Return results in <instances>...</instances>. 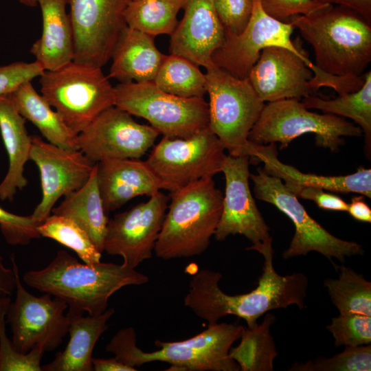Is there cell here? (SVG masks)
Wrapping results in <instances>:
<instances>
[{
  "mask_svg": "<svg viewBox=\"0 0 371 371\" xmlns=\"http://www.w3.org/2000/svg\"><path fill=\"white\" fill-rule=\"evenodd\" d=\"M264 259L257 286L249 293L227 295L219 282L220 272L201 269L191 278L184 304L208 325L215 324L229 315L243 319L247 327L258 324V318L273 309L296 305L304 307L308 280L302 273L281 276L273 265L272 244L257 248Z\"/></svg>",
  "mask_w": 371,
  "mask_h": 371,
  "instance_id": "cell-1",
  "label": "cell"
},
{
  "mask_svg": "<svg viewBox=\"0 0 371 371\" xmlns=\"http://www.w3.org/2000/svg\"><path fill=\"white\" fill-rule=\"evenodd\" d=\"M23 280L29 286L60 298L68 308L98 315L108 308L110 297L120 289L142 285L148 278L124 263L82 264L60 250L45 268L30 270Z\"/></svg>",
  "mask_w": 371,
  "mask_h": 371,
  "instance_id": "cell-2",
  "label": "cell"
},
{
  "mask_svg": "<svg viewBox=\"0 0 371 371\" xmlns=\"http://www.w3.org/2000/svg\"><path fill=\"white\" fill-rule=\"evenodd\" d=\"M285 22L312 46L315 65L337 76H361L371 61V23L348 8L330 5Z\"/></svg>",
  "mask_w": 371,
  "mask_h": 371,
  "instance_id": "cell-3",
  "label": "cell"
},
{
  "mask_svg": "<svg viewBox=\"0 0 371 371\" xmlns=\"http://www.w3.org/2000/svg\"><path fill=\"white\" fill-rule=\"evenodd\" d=\"M243 326L228 323L208 325L203 332L180 341L156 340L158 350L146 352L137 345L132 327L120 329L106 346L123 363L137 367L161 361L170 364L169 370L238 371L239 366L229 356L233 344L240 339Z\"/></svg>",
  "mask_w": 371,
  "mask_h": 371,
  "instance_id": "cell-4",
  "label": "cell"
},
{
  "mask_svg": "<svg viewBox=\"0 0 371 371\" xmlns=\"http://www.w3.org/2000/svg\"><path fill=\"white\" fill-rule=\"evenodd\" d=\"M154 251L163 260L189 258L203 253L214 235L223 195L213 177H205L170 192Z\"/></svg>",
  "mask_w": 371,
  "mask_h": 371,
  "instance_id": "cell-5",
  "label": "cell"
},
{
  "mask_svg": "<svg viewBox=\"0 0 371 371\" xmlns=\"http://www.w3.org/2000/svg\"><path fill=\"white\" fill-rule=\"evenodd\" d=\"M41 95L78 135L115 106V88L102 67L72 60L39 76Z\"/></svg>",
  "mask_w": 371,
  "mask_h": 371,
  "instance_id": "cell-6",
  "label": "cell"
},
{
  "mask_svg": "<svg viewBox=\"0 0 371 371\" xmlns=\"http://www.w3.org/2000/svg\"><path fill=\"white\" fill-rule=\"evenodd\" d=\"M247 78L264 102L283 99L300 100L322 87H330L342 95L352 91L356 87L352 77L330 75L317 68L306 52L299 55L274 46L261 51Z\"/></svg>",
  "mask_w": 371,
  "mask_h": 371,
  "instance_id": "cell-7",
  "label": "cell"
},
{
  "mask_svg": "<svg viewBox=\"0 0 371 371\" xmlns=\"http://www.w3.org/2000/svg\"><path fill=\"white\" fill-rule=\"evenodd\" d=\"M206 71L209 127L228 155H247L248 135L265 104L247 78H236L215 65Z\"/></svg>",
  "mask_w": 371,
  "mask_h": 371,
  "instance_id": "cell-8",
  "label": "cell"
},
{
  "mask_svg": "<svg viewBox=\"0 0 371 371\" xmlns=\"http://www.w3.org/2000/svg\"><path fill=\"white\" fill-rule=\"evenodd\" d=\"M114 88L115 106L144 118L164 136L187 138L209 126V106L203 97L172 95L153 81L120 82Z\"/></svg>",
  "mask_w": 371,
  "mask_h": 371,
  "instance_id": "cell-9",
  "label": "cell"
},
{
  "mask_svg": "<svg viewBox=\"0 0 371 371\" xmlns=\"http://www.w3.org/2000/svg\"><path fill=\"white\" fill-rule=\"evenodd\" d=\"M314 133L317 146L335 152L344 144L342 137H361L359 126L342 117L311 112L297 99L265 104L248 140L261 145L279 142L286 148L295 138Z\"/></svg>",
  "mask_w": 371,
  "mask_h": 371,
  "instance_id": "cell-10",
  "label": "cell"
},
{
  "mask_svg": "<svg viewBox=\"0 0 371 371\" xmlns=\"http://www.w3.org/2000/svg\"><path fill=\"white\" fill-rule=\"evenodd\" d=\"M249 177L254 183L255 196L276 206L295 226L294 236L282 254L284 259L313 251L330 260L335 258L344 262L346 257L363 254L361 245L335 236L310 216L280 179L268 175L261 168H258L257 174H250Z\"/></svg>",
  "mask_w": 371,
  "mask_h": 371,
  "instance_id": "cell-11",
  "label": "cell"
},
{
  "mask_svg": "<svg viewBox=\"0 0 371 371\" xmlns=\"http://www.w3.org/2000/svg\"><path fill=\"white\" fill-rule=\"evenodd\" d=\"M225 150L208 126L187 138L164 136L146 161L172 192L221 172Z\"/></svg>",
  "mask_w": 371,
  "mask_h": 371,
  "instance_id": "cell-12",
  "label": "cell"
},
{
  "mask_svg": "<svg viewBox=\"0 0 371 371\" xmlns=\"http://www.w3.org/2000/svg\"><path fill=\"white\" fill-rule=\"evenodd\" d=\"M10 260L15 276L16 298L10 303L5 321L10 324L15 349L27 353L34 348L44 352L57 348L68 333L67 304L49 293L35 296L23 286L14 254Z\"/></svg>",
  "mask_w": 371,
  "mask_h": 371,
  "instance_id": "cell-13",
  "label": "cell"
},
{
  "mask_svg": "<svg viewBox=\"0 0 371 371\" xmlns=\"http://www.w3.org/2000/svg\"><path fill=\"white\" fill-rule=\"evenodd\" d=\"M66 1L73 30V60L102 67L127 27L125 12L131 0Z\"/></svg>",
  "mask_w": 371,
  "mask_h": 371,
  "instance_id": "cell-14",
  "label": "cell"
},
{
  "mask_svg": "<svg viewBox=\"0 0 371 371\" xmlns=\"http://www.w3.org/2000/svg\"><path fill=\"white\" fill-rule=\"evenodd\" d=\"M252 12L245 30L239 34L225 32L223 45L212 56L214 64L236 78L248 77L261 51L267 47H280L301 55L299 38L291 40L294 27L267 14L261 0H252Z\"/></svg>",
  "mask_w": 371,
  "mask_h": 371,
  "instance_id": "cell-15",
  "label": "cell"
},
{
  "mask_svg": "<svg viewBox=\"0 0 371 371\" xmlns=\"http://www.w3.org/2000/svg\"><path fill=\"white\" fill-rule=\"evenodd\" d=\"M159 135L151 126L137 123L130 113L113 106L78 135L77 144L95 164L109 159H139Z\"/></svg>",
  "mask_w": 371,
  "mask_h": 371,
  "instance_id": "cell-16",
  "label": "cell"
},
{
  "mask_svg": "<svg viewBox=\"0 0 371 371\" xmlns=\"http://www.w3.org/2000/svg\"><path fill=\"white\" fill-rule=\"evenodd\" d=\"M249 156L227 155L221 168L225 179L221 218L214 236L223 241L229 235L240 234L252 245L247 250L272 244L269 227L261 215L251 192Z\"/></svg>",
  "mask_w": 371,
  "mask_h": 371,
  "instance_id": "cell-17",
  "label": "cell"
},
{
  "mask_svg": "<svg viewBox=\"0 0 371 371\" xmlns=\"http://www.w3.org/2000/svg\"><path fill=\"white\" fill-rule=\"evenodd\" d=\"M170 197L160 191L149 199L109 219L104 251L120 256L123 263L136 268L150 259L160 232Z\"/></svg>",
  "mask_w": 371,
  "mask_h": 371,
  "instance_id": "cell-18",
  "label": "cell"
},
{
  "mask_svg": "<svg viewBox=\"0 0 371 371\" xmlns=\"http://www.w3.org/2000/svg\"><path fill=\"white\" fill-rule=\"evenodd\" d=\"M30 159L40 172L42 199L31 214L38 223L49 215L57 200L81 188L95 166L80 150H69L32 137Z\"/></svg>",
  "mask_w": 371,
  "mask_h": 371,
  "instance_id": "cell-19",
  "label": "cell"
},
{
  "mask_svg": "<svg viewBox=\"0 0 371 371\" xmlns=\"http://www.w3.org/2000/svg\"><path fill=\"white\" fill-rule=\"evenodd\" d=\"M184 14L170 35V51L199 66L213 65V53L225 40L214 0H184Z\"/></svg>",
  "mask_w": 371,
  "mask_h": 371,
  "instance_id": "cell-20",
  "label": "cell"
},
{
  "mask_svg": "<svg viewBox=\"0 0 371 371\" xmlns=\"http://www.w3.org/2000/svg\"><path fill=\"white\" fill-rule=\"evenodd\" d=\"M246 155L249 156L250 163L262 162L263 170L269 175L280 179L294 195L302 188L313 187L341 193L354 192L371 197L370 168L361 167L355 173L342 176L304 173L279 160L276 143L261 145L249 141Z\"/></svg>",
  "mask_w": 371,
  "mask_h": 371,
  "instance_id": "cell-21",
  "label": "cell"
},
{
  "mask_svg": "<svg viewBox=\"0 0 371 371\" xmlns=\"http://www.w3.org/2000/svg\"><path fill=\"white\" fill-rule=\"evenodd\" d=\"M96 164L100 192L106 214L133 198L151 196L164 189L162 182L146 161L109 159Z\"/></svg>",
  "mask_w": 371,
  "mask_h": 371,
  "instance_id": "cell-22",
  "label": "cell"
},
{
  "mask_svg": "<svg viewBox=\"0 0 371 371\" xmlns=\"http://www.w3.org/2000/svg\"><path fill=\"white\" fill-rule=\"evenodd\" d=\"M43 31L30 48L44 70H55L74 60L73 30L66 0H37Z\"/></svg>",
  "mask_w": 371,
  "mask_h": 371,
  "instance_id": "cell-23",
  "label": "cell"
},
{
  "mask_svg": "<svg viewBox=\"0 0 371 371\" xmlns=\"http://www.w3.org/2000/svg\"><path fill=\"white\" fill-rule=\"evenodd\" d=\"M114 313L113 308H108L98 315L83 316L82 312L69 309V341L52 361L41 366L42 371H93V348L107 330V322Z\"/></svg>",
  "mask_w": 371,
  "mask_h": 371,
  "instance_id": "cell-24",
  "label": "cell"
},
{
  "mask_svg": "<svg viewBox=\"0 0 371 371\" xmlns=\"http://www.w3.org/2000/svg\"><path fill=\"white\" fill-rule=\"evenodd\" d=\"M164 57L153 36L127 26L113 52L108 77L120 82L153 81Z\"/></svg>",
  "mask_w": 371,
  "mask_h": 371,
  "instance_id": "cell-25",
  "label": "cell"
},
{
  "mask_svg": "<svg viewBox=\"0 0 371 371\" xmlns=\"http://www.w3.org/2000/svg\"><path fill=\"white\" fill-rule=\"evenodd\" d=\"M25 121L9 95L0 96V132L9 160L8 172L0 183V199L3 201H12L16 190L27 184L23 172L30 159L32 137L27 131Z\"/></svg>",
  "mask_w": 371,
  "mask_h": 371,
  "instance_id": "cell-26",
  "label": "cell"
},
{
  "mask_svg": "<svg viewBox=\"0 0 371 371\" xmlns=\"http://www.w3.org/2000/svg\"><path fill=\"white\" fill-rule=\"evenodd\" d=\"M52 214L74 221L91 237L101 253L109 218L101 198L95 164L87 182L77 190L64 196L63 201L52 210Z\"/></svg>",
  "mask_w": 371,
  "mask_h": 371,
  "instance_id": "cell-27",
  "label": "cell"
},
{
  "mask_svg": "<svg viewBox=\"0 0 371 371\" xmlns=\"http://www.w3.org/2000/svg\"><path fill=\"white\" fill-rule=\"evenodd\" d=\"M8 95L19 114L36 126L47 142L63 148L79 150L78 135L34 89L32 81L22 84Z\"/></svg>",
  "mask_w": 371,
  "mask_h": 371,
  "instance_id": "cell-28",
  "label": "cell"
},
{
  "mask_svg": "<svg viewBox=\"0 0 371 371\" xmlns=\"http://www.w3.org/2000/svg\"><path fill=\"white\" fill-rule=\"evenodd\" d=\"M302 104L309 109H319L324 113L348 117L360 127L365 137V151L368 157L371 153V71L364 75L363 85L356 91L326 100L315 95L302 99Z\"/></svg>",
  "mask_w": 371,
  "mask_h": 371,
  "instance_id": "cell-29",
  "label": "cell"
},
{
  "mask_svg": "<svg viewBox=\"0 0 371 371\" xmlns=\"http://www.w3.org/2000/svg\"><path fill=\"white\" fill-rule=\"evenodd\" d=\"M276 321L271 313H266L262 323L242 328L240 341L231 348L230 357L242 371H272L273 361L278 355L271 326Z\"/></svg>",
  "mask_w": 371,
  "mask_h": 371,
  "instance_id": "cell-30",
  "label": "cell"
},
{
  "mask_svg": "<svg viewBox=\"0 0 371 371\" xmlns=\"http://www.w3.org/2000/svg\"><path fill=\"white\" fill-rule=\"evenodd\" d=\"M184 0H131L125 12L127 26L155 36L171 35Z\"/></svg>",
  "mask_w": 371,
  "mask_h": 371,
  "instance_id": "cell-31",
  "label": "cell"
},
{
  "mask_svg": "<svg viewBox=\"0 0 371 371\" xmlns=\"http://www.w3.org/2000/svg\"><path fill=\"white\" fill-rule=\"evenodd\" d=\"M153 82L162 91L180 97H203L206 93V76L199 65L175 54L165 55Z\"/></svg>",
  "mask_w": 371,
  "mask_h": 371,
  "instance_id": "cell-32",
  "label": "cell"
},
{
  "mask_svg": "<svg viewBox=\"0 0 371 371\" xmlns=\"http://www.w3.org/2000/svg\"><path fill=\"white\" fill-rule=\"evenodd\" d=\"M337 278H327L324 285L339 314L371 316V282L344 265L337 268Z\"/></svg>",
  "mask_w": 371,
  "mask_h": 371,
  "instance_id": "cell-33",
  "label": "cell"
},
{
  "mask_svg": "<svg viewBox=\"0 0 371 371\" xmlns=\"http://www.w3.org/2000/svg\"><path fill=\"white\" fill-rule=\"evenodd\" d=\"M38 230L41 236L74 250L85 263L100 262L102 253L89 234L71 219L53 214L38 225Z\"/></svg>",
  "mask_w": 371,
  "mask_h": 371,
  "instance_id": "cell-34",
  "label": "cell"
},
{
  "mask_svg": "<svg viewBox=\"0 0 371 371\" xmlns=\"http://www.w3.org/2000/svg\"><path fill=\"white\" fill-rule=\"evenodd\" d=\"M290 371H370V344L345 346L331 357H317L304 363H295Z\"/></svg>",
  "mask_w": 371,
  "mask_h": 371,
  "instance_id": "cell-35",
  "label": "cell"
},
{
  "mask_svg": "<svg viewBox=\"0 0 371 371\" xmlns=\"http://www.w3.org/2000/svg\"><path fill=\"white\" fill-rule=\"evenodd\" d=\"M9 295L0 294V371H42L41 361L44 351L34 348L27 353L18 352L5 332V316Z\"/></svg>",
  "mask_w": 371,
  "mask_h": 371,
  "instance_id": "cell-36",
  "label": "cell"
},
{
  "mask_svg": "<svg viewBox=\"0 0 371 371\" xmlns=\"http://www.w3.org/2000/svg\"><path fill=\"white\" fill-rule=\"evenodd\" d=\"M327 330L336 347L358 346L371 343V316L344 313L332 318Z\"/></svg>",
  "mask_w": 371,
  "mask_h": 371,
  "instance_id": "cell-37",
  "label": "cell"
},
{
  "mask_svg": "<svg viewBox=\"0 0 371 371\" xmlns=\"http://www.w3.org/2000/svg\"><path fill=\"white\" fill-rule=\"evenodd\" d=\"M38 224L32 216H20L0 206V229L5 241L11 245H26L41 235Z\"/></svg>",
  "mask_w": 371,
  "mask_h": 371,
  "instance_id": "cell-38",
  "label": "cell"
},
{
  "mask_svg": "<svg viewBox=\"0 0 371 371\" xmlns=\"http://www.w3.org/2000/svg\"><path fill=\"white\" fill-rule=\"evenodd\" d=\"M218 18L225 32L240 34L246 27L252 12V0H214Z\"/></svg>",
  "mask_w": 371,
  "mask_h": 371,
  "instance_id": "cell-39",
  "label": "cell"
},
{
  "mask_svg": "<svg viewBox=\"0 0 371 371\" xmlns=\"http://www.w3.org/2000/svg\"><path fill=\"white\" fill-rule=\"evenodd\" d=\"M37 61L14 62L0 66V96L8 95L22 84L39 77L44 71Z\"/></svg>",
  "mask_w": 371,
  "mask_h": 371,
  "instance_id": "cell-40",
  "label": "cell"
},
{
  "mask_svg": "<svg viewBox=\"0 0 371 371\" xmlns=\"http://www.w3.org/2000/svg\"><path fill=\"white\" fill-rule=\"evenodd\" d=\"M261 4L267 14L284 22L291 16H308L330 5L314 0H261Z\"/></svg>",
  "mask_w": 371,
  "mask_h": 371,
  "instance_id": "cell-41",
  "label": "cell"
},
{
  "mask_svg": "<svg viewBox=\"0 0 371 371\" xmlns=\"http://www.w3.org/2000/svg\"><path fill=\"white\" fill-rule=\"evenodd\" d=\"M319 188L307 187L300 190L295 194L297 198L311 200L322 209L345 212L348 203L337 195L327 193Z\"/></svg>",
  "mask_w": 371,
  "mask_h": 371,
  "instance_id": "cell-42",
  "label": "cell"
},
{
  "mask_svg": "<svg viewBox=\"0 0 371 371\" xmlns=\"http://www.w3.org/2000/svg\"><path fill=\"white\" fill-rule=\"evenodd\" d=\"M315 1L336 4L354 10L371 23V0H314Z\"/></svg>",
  "mask_w": 371,
  "mask_h": 371,
  "instance_id": "cell-43",
  "label": "cell"
},
{
  "mask_svg": "<svg viewBox=\"0 0 371 371\" xmlns=\"http://www.w3.org/2000/svg\"><path fill=\"white\" fill-rule=\"evenodd\" d=\"M347 212L357 221L371 222V209L365 202L363 196L353 197L351 202L348 203Z\"/></svg>",
  "mask_w": 371,
  "mask_h": 371,
  "instance_id": "cell-44",
  "label": "cell"
},
{
  "mask_svg": "<svg viewBox=\"0 0 371 371\" xmlns=\"http://www.w3.org/2000/svg\"><path fill=\"white\" fill-rule=\"evenodd\" d=\"M95 371H136L134 367L127 366L115 357L111 359L94 358L91 359Z\"/></svg>",
  "mask_w": 371,
  "mask_h": 371,
  "instance_id": "cell-45",
  "label": "cell"
},
{
  "mask_svg": "<svg viewBox=\"0 0 371 371\" xmlns=\"http://www.w3.org/2000/svg\"><path fill=\"white\" fill-rule=\"evenodd\" d=\"M16 289L15 276L12 268L5 266L0 255V294L11 295Z\"/></svg>",
  "mask_w": 371,
  "mask_h": 371,
  "instance_id": "cell-46",
  "label": "cell"
},
{
  "mask_svg": "<svg viewBox=\"0 0 371 371\" xmlns=\"http://www.w3.org/2000/svg\"><path fill=\"white\" fill-rule=\"evenodd\" d=\"M19 3L21 4L33 8L36 5H38L37 0H18Z\"/></svg>",
  "mask_w": 371,
  "mask_h": 371,
  "instance_id": "cell-47",
  "label": "cell"
}]
</instances>
